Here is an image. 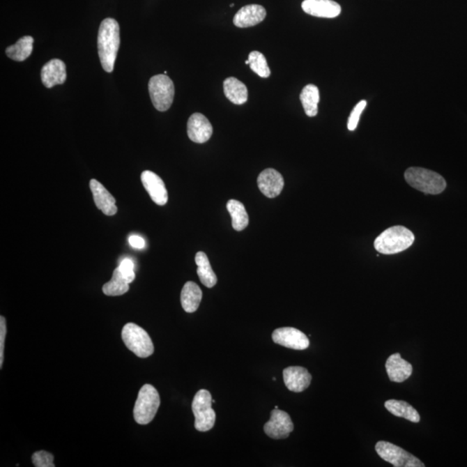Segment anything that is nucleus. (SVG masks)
I'll list each match as a JSON object with an SVG mask.
<instances>
[{"instance_id": "nucleus-1", "label": "nucleus", "mask_w": 467, "mask_h": 467, "mask_svg": "<svg viewBox=\"0 0 467 467\" xmlns=\"http://www.w3.org/2000/svg\"><path fill=\"white\" fill-rule=\"evenodd\" d=\"M120 26L116 20H104L100 25L98 33V53L103 70L111 73L120 48Z\"/></svg>"}, {"instance_id": "nucleus-2", "label": "nucleus", "mask_w": 467, "mask_h": 467, "mask_svg": "<svg viewBox=\"0 0 467 467\" xmlns=\"http://www.w3.org/2000/svg\"><path fill=\"white\" fill-rule=\"evenodd\" d=\"M415 242V235L404 226L386 229L374 243L376 251L383 254H395L408 250Z\"/></svg>"}, {"instance_id": "nucleus-3", "label": "nucleus", "mask_w": 467, "mask_h": 467, "mask_svg": "<svg viewBox=\"0 0 467 467\" xmlns=\"http://www.w3.org/2000/svg\"><path fill=\"white\" fill-rule=\"evenodd\" d=\"M405 181L409 185L425 194L438 195L443 192L447 182L436 171L422 167H411L405 171Z\"/></svg>"}, {"instance_id": "nucleus-4", "label": "nucleus", "mask_w": 467, "mask_h": 467, "mask_svg": "<svg viewBox=\"0 0 467 467\" xmlns=\"http://www.w3.org/2000/svg\"><path fill=\"white\" fill-rule=\"evenodd\" d=\"M160 405L158 390L151 384H145L140 389L134 408L135 422L140 425L149 424L155 418Z\"/></svg>"}, {"instance_id": "nucleus-5", "label": "nucleus", "mask_w": 467, "mask_h": 467, "mask_svg": "<svg viewBox=\"0 0 467 467\" xmlns=\"http://www.w3.org/2000/svg\"><path fill=\"white\" fill-rule=\"evenodd\" d=\"M122 340L128 350L139 358H146L152 355L154 346L148 333L134 323L125 325L121 332Z\"/></svg>"}, {"instance_id": "nucleus-6", "label": "nucleus", "mask_w": 467, "mask_h": 467, "mask_svg": "<svg viewBox=\"0 0 467 467\" xmlns=\"http://www.w3.org/2000/svg\"><path fill=\"white\" fill-rule=\"evenodd\" d=\"M149 93L154 107L160 112L170 109L174 102L175 88L174 82L167 75H154L150 79Z\"/></svg>"}, {"instance_id": "nucleus-7", "label": "nucleus", "mask_w": 467, "mask_h": 467, "mask_svg": "<svg viewBox=\"0 0 467 467\" xmlns=\"http://www.w3.org/2000/svg\"><path fill=\"white\" fill-rule=\"evenodd\" d=\"M211 394L201 390L195 395L192 401V412L195 415V429L199 432L212 429L215 422V413L212 408Z\"/></svg>"}, {"instance_id": "nucleus-8", "label": "nucleus", "mask_w": 467, "mask_h": 467, "mask_svg": "<svg viewBox=\"0 0 467 467\" xmlns=\"http://www.w3.org/2000/svg\"><path fill=\"white\" fill-rule=\"evenodd\" d=\"M376 451L381 458L390 463L396 467H424L419 459L409 454L404 449L398 445L388 443V441H378L376 445Z\"/></svg>"}, {"instance_id": "nucleus-9", "label": "nucleus", "mask_w": 467, "mask_h": 467, "mask_svg": "<svg viewBox=\"0 0 467 467\" xmlns=\"http://www.w3.org/2000/svg\"><path fill=\"white\" fill-rule=\"evenodd\" d=\"M293 429L290 415L278 408H275L271 412L270 420L264 426L266 434L275 440L286 439L293 432Z\"/></svg>"}, {"instance_id": "nucleus-10", "label": "nucleus", "mask_w": 467, "mask_h": 467, "mask_svg": "<svg viewBox=\"0 0 467 467\" xmlns=\"http://www.w3.org/2000/svg\"><path fill=\"white\" fill-rule=\"evenodd\" d=\"M273 341L280 346L290 349L303 351L310 346V341L307 335L300 330L293 327H282L273 332Z\"/></svg>"}, {"instance_id": "nucleus-11", "label": "nucleus", "mask_w": 467, "mask_h": 467, "mask_svg": "<svg viewBox=\"0 0 467 467\" xmlns=\"http://www.w3.org/2000/svg\"><path fill=\"white\" fill-rule=\"evenodd\" d=\"M187 134L192 141L203 144L210 139L213 128L204 114L195 113L190 117L187 123Z\"/></svg>"}, {"instance_id": "nucleus-12", "label": "nucleus", "mask_w": 467, "mask_h": 467, "mask_svg": "<svg viewBox=\"0 0 467 467\" xmlns=\"http://www.w3.org/2000/svg\"><path fill=\"white\" fill-rule=\"evenodd\" d=\"M257 184L261 192L268 199H275L282 192L284 178L275 169H266L257 178Z\"/></svg>"}, {"instance_id": "nucleus-13", "label": "nucleus", "mask_w": 467, "mask_h": 467, "mask_svg": "<svg viewBox=\"0 0 467 467\" xmlns=\"http://www.w3.org/2000/svg\"><path fill=\"white\" fill-rule=\"evenodd\" d=\"M283 378L287 389L296 393L303 392L312 382L311 374L300 366H291L284 369Z\"/></svg>"}, {"instance_id": "nucleus-14", "label": "nucleus", "mask_w": 467, "mask_h": 467, "mask_svg": "<svg viewBox=\"0 0 467 467\" xmlns=\"http://www.w3.org/2000/svg\"><path fill=\"white\" fill-rule=\"evenodd\" d=\"M141 182L148 192L151 199L158 206H163L168 201L167 190L162 179L151 171H145L141 174Z\"/></svg>"}, {"instance_id": "nucleus-15", "label": "nucleus", "mask_w": 467, "mask_h": 467, "mask_svg": "<svg viewBox=\"0 0 467 467\" xmlns=\"http://www.w3.org/2000/svg\"><path fill=\"white\" fill-rule=\"evenodd\" d=\"M301 7L309 15L325 19H334L341 13L339 3L332 0H304Z\"/></svg>"}, {"instance_id": "nucleus-16", "label": "nucleus", "mask_w": 467, "mask_h": 467, "mask_svg": "<svg viewBox=\"0 0 467 467\" xmlns=\"http://www.w3.org/2000/svg\"><path fill=\"white\" fill-rule=\"evenodd\" d=\"M67 78L66 63L60 59H52L45 64L41 70L43 84L52 89L54 86L63 84Z\"/></svg>"}, {"instance_id": "nucleus-17", "label": "nucleus", "mask_w": 467, "mask_h": 467, "mask_svg": "<svg viewBox=\"0 0 467 467\" xmlns=\"http://www.w3.org/2000/svg\"><path fill=\"white\" fill-rule=\"evenodd\" d=\"M89 186H91L93 201L97 208L107 215H116L117 213L116 201L109 190L95 179H91Z\"/></svg>"}, {"instance_id": "nucleus-18", "label": "nucleus", "mask_w": 467, "mask_h": 467, "mask_svg": "<svg viewBox=\"0 0 467 467\" xmlns=\"http://www.w3.org/2000/svg\"><path fill=\"white\" fill-rule=\"evenodd\" d=\"M267 16L263 6L260 5H249L243 6L234 17V24L239 28L252 27L260 24Z\"/></svg>"}, {"instance_id": "nucleus-19", "label": "nucleus", "mask_w": 467, "mask_h": 467, "mask_svg": "<svg viewBox=\"0 0 467 467\" xmlns=\"http://www.w3.org/2000/svg\"><path fill=\"white\" fill-rule=\"evenodd\" d=\"M385 367L390 380L395 383H404L413 372L411 362L404 360L399 353L391 355L387 359Z\"/></svg>"}, {"instance_id": "nucleus-20", "label": "nucleus", "mask_w": 467, "mask_h": 467, "mask_svg": "<svg viewBox=\"0 0 467 467\" xmlns=\"http://www.w3.org/2000/svg\"><path fill=\"white\" fill-rule=\"evenodd\" d=\"M202 297V290L200 289L199 285L192 282H186L181 292L183 309L189 314L195 312L199 307Z\"/></svg>"}, {"instance_id": "nucleus-21", "label": "nucleus", "mask_w": 467, "mask_h": 467, "mask_svg": "<svg viewBox=\"0 0 467 467\" xmlns=\"http://www.w3.org/2000/svg\"><path fill=\"white\" fill-rule=\"evenodd\" d=\"M224 95L236 105H242L247 100V89L243 82L235 77H229L224 82Z\"/></svg>"}, {"instance_id": "nucleus-22", "label": "nucleus", "mask_w": 467, "mask_h": 467, "mask_svg": "<svg viewBox=\"0 0 467 467\" xmlns=\"http://www.w3.org/2000/svg\"><path fill=\"white\" fill-rule=\"evenodd\" d=\"M196 264L197 265V275L203 285L212 289L217 282V275H215L213 269H212L209 259L206 253H197L195 257Z\"/></svg>"}, {"instance_id": "nucleus-23", "label": "nucleus", "mask_w": 467, "mask_h": 467, "mask_svg": "<svg viewBox=\"0 0 467 467\" xmlns=\"http://www.w3.org/2000/svg\"><path fill=\"white\" fill-rule=\"evenodd\" d=\"M385 408L391 414L397 418L407 419L409 422L418 423L420 416L416 409L404 401L389 400L385 402Z\"/></svg>"}, {"instance_id": "nucleus-24", "label": "nucleus", "mask_w": 467, "mask_h": 467, "mask_svg": "<svg viewBox=\"0 0 467 467\" xmlns=\"http://www.w3.org/2000/svg\"><path fill=\"white\" fill-rule=\"evenodd\" d=\"M33 42V38L30 36L21 38L15 45L7 47L6 49L7 56L17 62H23L31 55Z\"/></svg>"}, {"instance_id": "nucleus-25", "label": "nucleus", "mask_w": 467, "mask_h": 467, "mask_svg": "<svg viewBox=\"0 0 467 467\" xmlns=\"http://www.w3.org/2000/svg\"><path fill=\"white\" fill-rule=\"evenodd\" d=\"M300 97L305 114L309 117L317 116L319 102V91L317 86L314 84L305 86Z\"/></svg>"}, {"instance_id": "nucleus-26", "label": "nucleus", "mask_w": 467, "mask_h": 467, "mask_svg": "<svg viewBox=\"0 0 467 467\" xmlns=\"http://www.w3.org/2000/svg\"><path fill=\"white\" fill-rule=\"evenodd\" d=\"M229 213L232 218V227L236 231H242L249 225V215L245 207L239 201L231 199L227 204Z\"/></svg>"}, {"instance_id": "nucleus-27", "label": "nucleus", "mask_w": 467, "mask_h": 467, "mask_svg": "<svg viewBox=\"0 0 467 467\" xmlns=\"http://www.w3.org/2000/svg\"><path fill=\"white\" fill-rule=\"evenodd\" d=\"M129 284L118 267L113 273L112 279L104 284L102 291L107 296H120L128 292Z\"/></svg>"}, {"instance_id": "nucleus-28", "label": "nucleus", "mask_w": 467, "mask_h": 467, "mask_svg": "<svg viewBox=\"0 0 467 467\" xmlns=\"http://www.w3.org/2000/svg\"><path fill=\"white\" fill-rule=\"evenodd\" d=\"M249 60L250 69L259 77L262 78L270 77L271 71L263 54L259 52H252L249 55Z\"/></svg>"}, {"instance_id": "nucleus-29", "label": "nucleus", "mask_w": 467, "mask_h": 467, "mask_svg": "<svg viewBox=\"0 0 467 467\" xmlns=\"http://www.w3.org/2000/svg\"><path fill=\"white\" fill-rule=\"evenodd\" d=\"M366 106H367V102L362 100L361 102H359L357 105H355L353 110L351 111V116L349 118H348L347 124L348 129H349L350 131H355V128H357L362 111L365 110Z\"/></svg>"}, {"instance_id": "nucleus-30", "label": "nucleus", "mask_w": 467, "mask_h": 467, "mask_svg": "<svg viewBox=\"0 0 467 467\" xmlns=\"http://www.w3.org/2000/svg\"><path fill=\"white\" fill-rule=\"evenodd\" d=\"M54 456L46 451H38L32 455V462L36 467H54Z\"/></svg>"}, {"instance_id": "nucleus-31", "label": "nucleus", "mask_w": 467, "mask_h": 467, "mask_svg": "<svg viewBox=\"0 0 467 467\" xmlns=\"http://www.w3.org/2000/svg\"><path fill=\"white\" fill-rule=\"evenodd\" d=\"M118 268H120L122 275L129 283L134 282L135 279L134 261L128 258L124 259L118 266Z\"/></svg>"}, {"instance_id": "nucleus-32", "label": "nucleus", "mask_w": 467, "mask_h": 467, "mask_svg": "<svg viewBox=\"0 0 467 467\" xmlns=\"http://www.w3.org/2000/svg\"><path fill=\"white\" fill-rule=\"evenodd\" d=\"M6 336V321L1 316L0 317V368H2L3 362V350H5V340Z\"/></svg>"}, {"instance_id": "nucleus-33", "label": "nucleus", "mask_w": 467, "mask_h": 467, "mask_svg": "<svg viewBox=\"0 0 467 467\" xmlns=\"http://www.w3.org/2000/svg\"><path fill=\"white\" fill-rule=\"evenodd\" d=\"M129 244L135 249H143L145 247V240L139 236H131L128 239Z\"/></svg>"}, {"instance_id": "nucleus-34", "label": "nucleus", "mask_w": 467, "mask_h": 467, "mask_svg": "<svg viewBox=\"0 0 467 467\" xmlns=\"http://www.w3.org/2000/svg\"><path fill=\"white\" fill-rule=\"evenodd\" d=\"M245 63L247 64V66H250V60L249 59L246 60Z\"/></svg>"}, {"instance_id": "nucleus-35", "label": "nucleus", "mask_w": 467, "mask_h": 467, "mask_svg": "<svg viewBox=\"0 0 467 467\" xmlns=\"http://www.w3.org/2000/svg\"><path fill=\"white\" fill-rule=\"evenodd\" d=\"M234 6H235V5H234V3H231V7H234Z\"/></svg>"}]
</instances>
